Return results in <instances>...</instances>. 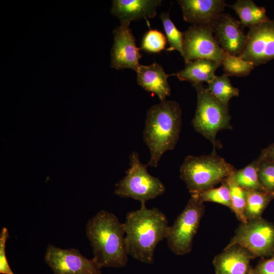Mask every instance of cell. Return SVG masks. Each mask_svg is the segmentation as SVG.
Masks as SVG:
<instances>
[{
	"label": "cell",
	"instance_id": "6da1fadb",
	"mask_svg": "<svg viewBox=\"0 0 274 274\" xmlns=\"http://www.w3.org/2000/svg\"><path fill=\"white\" fill-rule=\"evenodd\" d=\"M123 225L128 255L144 263H153L155 249L165 238L169 226L165 214L142 203L139 209L127 214Z\"/></svg>",
	"mask_w": 274,
	"mask_h": 274
},
{
	"label": "cell",
	"instance_id": "7a4b0ae2",
	"mask_svg": "<svg viewBox=\"0 0 274 274\" xmlns=\"http://www.w3.org/2000/svg\"><path fill=\"white\" fill-rule=\"evenodd\" d=\"M86 231L93 258L101 268H121L126 265L128 254L124 225L114 214L99 211L88 220Z\"/></svg>",
	"mask_w": 274,
	"mask_h": 274
},
{
	"label": "cell",
	"instance_id": "3957f363",
	"mask_svg": "<svg viewBox=\"0 0 274 274\" xmlns=\"http://www.w3.org/2000/svg\"><path fill=\"white\" fill-rule=\"evenodd\" d=\"M182 125V110L175 100H163L148 110L143 131L150 158L147 166H157L163 154L177 145Z\"/></svg>",
	"mask_w": 274,
	"mask_h": 274
},
{
	"label": "cell",
	"instance_id": "277c9868",
	"mask_svg": "<svg viewBox=\"0 0 274 274\" xmlns=\"http://www.w3.org/2000/svg\"><path fill=\"white\" fill-rule=\"evenodd\" d=\"M235 169L214 149L208 155L187 156L180 167V178L190 194L215 187L231 176Z\"/></svg>",
	"mask_w": 274,
	"mask_h": 274
},
{
	"label": "cell",
	"instance_id": "5b68a950",
	"mask_svg": "<svg viewBox=\"0 0 274 274\" xmlns=\"http://www.w3.org/2000/svg\"><path fill=\"white\" fill-rule=\"evenodd\" d=\"M197 93V105L192 124L194 129L214 147L221 148L216 139L217 133L223 129H231L228 105L212 95L202 84H192Z\"/></svg>",
	"mask_w": 274,
	"mask_h": 274
},
{
	"label": "cell",
	"instance_id": "8992f818",
	"mask_svg": "<svg viewBox=\"0 0 274 274\" xmlns=\"http://www.w3.org/2000/svg\"><path fill=\"white\" fill-rule=\"evenodd\" d=\"M129 159L130 167L125 176L116 184L114 194L122 198H133L141 203L163 194L164 185L148 172V166L141 162L138 153L132 152Z\"/></svg>",
	"mask_w": 274,
	"mask_h": 274
},
{
	"label": "cell",
	"instance_id": "52a82bcc",
	"mask_svg": "<svg viewBox=\"0 0 274 274\" xmlns=\"http://www.w3.org/2000/svg\"><path fill=\"white\" fill-rule=\"evenodd\" d=\"M204 212L203 203L191 195L183 211L167 229L165 239L173 253L184 255L191 252L193 238Z\"/></svg>",
	"mask_w": 274,
	"mask_h": 274
},
{
	"label": "cell",
	"instance_id": "ba28073f",
	"mask_svg": "<svg viewBox=\"0 0 274 274\" xmlns=\"http://www.w3.org/2000/svg\"><path fill=\"white\" fill-rule=\"evenodd\" d=\"M238 245L254 258H268L274 254V224L262 217L241 223L226 247Z\"/></svg>",
	"mask_w": 274,
	"mask_h": 274
},
{
	"label": "cell",
	"instance_id": "9c48e42d",
	"mask_svg": "<svg viewBox=\"0 0 274 274\" xmlns=\"http://www.w3.org/2000/svg\"><path fill=\"white\" fill-rule=\"evenodd\" d=\"M183 51L185 63L208 59L222 65L224 51L214 36L211 26L192 25L183 32Z\"/></svg>",
	"mask_w": 274,
	"mask_h": 274
},
{
	"label": "cell",
	"instance_id": "30bf717a",
	"mask_svg": "<svg viewBox=\"0 0 274 274\" xmlns=\"http://www.w3.org/2000/svg\"><path fill=\"white\" fill-rule=\"evenodd\" d=\"M45 261L54 274H102L93 258L88 259L74 248L62 249L49 245Z\"/></svg>",
	"mask_w": 274,
	"mask_h": 274
},
{
	"label": "cell",
	"instance_id": "8fae6325",
	"mask_svg": "<svg viewBox=\"0 0 274 274\" xmlns=\"http://www.w3.org/2000/svg\"><path fill=\"white\" fill-rule=\"evenodd\" d=\"M246 47L239 55L254 66L274 59V20L249 28Z\"/></svg>",
	"mask_w": 274,
	"mask_h": 274
},
{
	"label": "cell",
	"instance_id": "7c38bea8",
	"mask_svg": "<svg viewBox=\"0 0 274 274\" xmlns=\"http://www.w3.org/2000/svg\"><path fill=\"white\" fill-rule=\"evenodd\" d=\"M129 25H120L113 30L114 43L111 51L110 66L117 70L130 68L135 72L142 55Z\"/></svg>",
	"mask_w": 274,
	"mask_h": 274
},
{
	"label": "cell",
	"instance_id": "4fadbf2b",
	"mask_svg": "<svg viewBox=\"0 0 274 274\" xmlns=\"http://www.w3.org/2000/svg\"><path fill=\"white\" fill-rule=\"evenodd\" d=\"M214 36L224 52L239 56L244 51L247 35L243 27L229 14H221L212 25Z\"/></svg>",
	"mask_w": 274,
	"mask_h": 274
},
{
	"label": "cell",
	"instance_id": "5bb4252c",
	"mask_svg": "<svg viewBox=\"0 0 274 274\" xmlns=\"http://www.w3.org/2000/svg\"><path fill=\"white\" fill-rule=\"evenodd\" d=\"M252 253L238 245L225 247L213 261L215 274H253Z\"/></svg>",
	"mask_w": 274,
	"mask_h": 274
},
{
	"label": "cell",
	"instance_id": "9a60e30c",
	"mask_svg": "<svg viewBox=\"0 0 274 274\" xmlns=\"http://www.w3.org/2000/svg\"><path fill=\"white\" fill-rule=\"evenodd\" d=\"M184 20L193 25L212 26L227 6L223 0H179Z\"/></svg>",
	"mask_w": 274,
	"mask_h": 274
},
{
	"label": "cell",
	"instance_id": "2e32d148",
	"mask_svg": "<svg viewBox=\"0 0 274 274\" xmlns=\"http://www.w3.org/2000/svg\"><path fill=\"white\" fill-rule=\"evenodd\" d=\"M161 2L160 0H114L111 12L119 19L120 25H129L133 20L155 17L156 8Z\"/></svg>",
	"mask_w": 274,
	"mask_h": 274
},
{
	"label": "cell",
	"instance_id": "e0dca14e",
	"mask_svg": "<svg viewBox=\"0 0 274 274\" xmlns=\"http://www.w3.org/2000/svg\"><path fill=\"white\" fill-rule=\"evenodd\" d=\"M136 72L138 84L147 91L157 95L160 101L170 95V87L167 81L169 75L165 73L161 65L156 62L140 65Z\"/></svg>",
	"mask_w": 274,
	"mask_h": 274
},
{
	"label": "cell",
	"instance_id": "ac0fdd59",
	"mask_svg": "<svg viewBox=\"0 0 274 274\" xmlns=\"http://www.w3.org/2000/svg\"><path fill=\"white\" fill-rule=\"evenodd\" d=\"M220 65L208 59H199L185 63L184 68L172 75L181 81H188L192 84L209 83L216 76L215 72Z\"/></svg>",
	"mask_w": 274,
	"mask_h": 274
},
{
	"label": "cell",
	"instance_id": "d6986e66",
	"mask_svg": "<svg viewBox=\"0 0 274 274\" xmlns=\"http://www.w3.org/2000/svg\"><path fill=\"white\" fill-rule=\"evenodd\" d=\"M229 6L238 16L243 27L250 28L269 19L266 15L265 9L257 6L252 0H237Z\"/></svg>",
	"mask_w": 274,
	"mask_h": 274
},
{
	"label": "cell",
	"instance_id": "ffe728a7",
	"mask_svg": "<svg viewBox=\"0 0 274 274\" xmlns=\"http://www.w3.org/2000/svg\"><path fill=\"white\" fill-rule=\"evenodd\" d=\"M260 155L245 167L236 170L230 176L237 185L246 191H266L259 182L258 168L261 161Z\"/></svg>",
	"mask_w": 274,
	"mask_h": 274
},
{
	"label": "cell",
	"instance_id": "44dd1931",
	"mask_svg": "<svg viewBox=\"0 0 274 274\" xmlns=\"http://www.w3.org/2000/svg\"><path fill=\"white\" fill-rule=\"evenodd\" d=\"M274 199V192L247 191L244 215L247 221L262 217L270 202Z\"/></svg>",
	"mask_w": 274,
	"mask_h": 274
},
{
	"label": "cell",
	"instance_id": "7402d4cb",
	"mask_svg": "<svg viewBox=\"0 0 274 274\" xmlns=\"http://www.w3.org/2000/svg\"><path fill=\"white\" fill-rule=\"evenodd\" d=\"M208 90L223 104L228 105L230 99L239 95V90L233 86L226 74L214 78L208 83Z\"/></svg>",
	"mask_w": 274,
	"mask_h": 274
},
{
	"label": "cell",
	"instance_id": "603a6c76",
	"mask_svg": "<svg viewBox=\"0 0 274 274\" xmlns=\"http://www.w3.org/2000/svg\"><path fill=\"white\" fill-rule=\"evenodd\" d=\"M222 65L225 74L228 76L246 77L255 67L252 63L241 56L226 52H223Z\"/></svg>",
	"mask_w": 274,
	"mask_h": 274
},
{
	"label": "cell",
	"instance_id": "cb8c5ba5",
	"mask_svg": "<svg viewBox=\"0 0 274 274\" xmlns=\"http://www.w3.org/2000/svg\"><path fill=\"white\" fill-rule=\"evenodd\" d=\"M195 196L201 203L213 202L231 208L229 186L225 180L220 186L214 187L201 192L190 194Z\"/></svg>",
	"mask_w": 274,
	"mask_h": 274
},
{
	"label": "cell",
	"instance_id": "d4e9b609",
	"mask_svg": "<svg viewBox=\"0 0 274 274\" xmlns=\"http://www.w3.org/2000/svg\"><path fill=\"white\" fill-rule=\"evenodd\" d=\"M159 17L162 22L166 38L169 45L166 51H178L183 57V32L180 31L171 20L168 12L161 13Z\"/></svg>",
	"mask_w": 274,
	"mask_h": 274
},
{
	"label": "cell",
	"instance_id": "484cf974",
	"mask_svg": "<svg viewBox=\"0 0 274 274\" xmlns=\"http://www.w3.org/2000/svg\"><path fill=\"white\" fill-rule=\"evenodd\" d=\"M230 176L225 181L230 189L231 210L241 223H246L247 221L245 218L244 212L246 204L247 191L235 184Z\"/></svg>",
	"mask_w": 274,
	"mask_h": 274
},
{
	"label": "cell",
	"instance_id": "4316f807",
	"mask_svg": "<svg viewBox=\"0 0 274 274\" xmlns=\"http://www.w3.org/2000/svg\"><path fill=\"white\" fill-rule=\"evenodd\" d=\"M166 38L157 29H150L144 35L140 49L151 53H158L165 49Z\"/></svg>",
	"mask_w": 274,
	"mask_h": 274
},
{
	"label": "cell",
	"instance_id": "83f0119b",
	"mask_svg": "<svg viewBox=\"0 0 274 274\" xmlns=\"http://www.w3.org/2000/svg\"><path fill=\"white\" fill-rule=\"evenodd\" d=\"M260 155L261 160L258 168L259 182L265 190L274 192V162L264 159Z\"/></svg>",
	"mask_w": 274,
	"mask_h": 274
},
{
	"label": "cell",
	"instance_id": "f1b7e54d",
	"mask_svg": "<svg viewBox=\"0 0 274 274\" xmlns=\"http://www.w3.org/2000/svg\"><path fill=\"white\" fill-rule=\"evenodd\" d=\"M9 232L7 228L3 227L0 233V273L15 274L7 260L6 248Z\"/></svg>",
	"mask_w": 274,
	"mask_h": 274
},
{
	"label": "cell",
	"instance_id": "f546056e",
	"mask_svg": "<svg viewBox=\"0 0 274 274\" xmlns=\"http://www.w3.org/2000/svg\"><path fill=\"white\" fill-rule=\"evenodd\" d=\"M253 274H274V256L261 258L253 268Z\"/></svg>",
	"mask_w": 274,
	"mask_h": 274
},
{
	"label": "cell",
	"instance_id": "4dcf8cb0",
	"mask_svg": "<svg viewBox=\"0 0 274 274\" xmlns=\"http://www.w3.org/2000/svg\"><path fill=\"white\" fill-rule=\"evenodd\" d=\"M260 155L264 159L274 162V143L263 149Z\"/></svg>",
	"mask_w": 274,
	"mask_h": 274
},
{
	"label": "cell",
	"instance_id": "1f68e13d",
	"mask_svg": "<svg viewBox=\"0 0 274 274\" xmlns=\"http://www.w3.org/2000/svg\"><path fill=\"white\" fill-rule=\"evenodd\" d=\"M274 256V254H273V256Z\"/></svg>",
	"mask_w": 274,
	"mask_h": 274
}]
</instances>
